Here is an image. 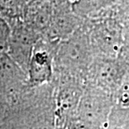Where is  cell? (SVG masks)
Returning a JSON list of instances; mask_svg holds the SVG:
<instances>
[{"label": "cell", "instance_id": "11", "mask_svg": "<svg viewBox=\"0 0 129 129\" xmlns=\"http://www.w3.org/2000/svg\"><path fill=\"white\" fill-rule=\"evenodd\" d=\"M6 102L4 100L1 96H0V121L3 117H4L5 114H6V111H5V108H6Z\"/></svg>", "mask_w": 129, "mask_h": 129}, {"label": "cell", "instance_id": "4", "mask_svg": "<svg viewBox=\"0 0 129 129\" xmlns=\"http://www.w3.org/2000/svg\"><path fill=\"white\" fill-rule=\"evenodd\" d=\"M128 71L129 64L120 56H96L87 71L85 86L96 87L114 98Z\"/></svg>", "mask_w": 129, "mask_h": 129}, {"label": "cell", "instance_id": "2", "mask_svg": "<svg viewBox=\"0 0 129 129\" xmlns=\"http://www.w3.org/2000/svg\"><path fill=\"white\" fill-rule=\"evenodd\" d=\"M113 96L96 87L85 86L77 109L69 128L107 129L115 107Z\"/></svg>", "mask_w": 129, "mask_h": 129}, {"label": "cell", "instance_id": "1", "mask_svg": "<svg viewBox=\"0 0 129 129\" xmlns=\"http://www.w3.org/2000/svg\"><path fill=\"white\" fill-rule=\"evenodd\" d=\"M96 57L83 24L56 46L54 72L76 77L85 81L87 71Z\"/></svg>", "mask_w": 129, "mask_h": 129}, {"label": "cell", "instance_id": "3", "mask_svg": "<svg viewBox=\"0 0 129 129\" xmlns=\"http://www.w3.org/2000/svg\"><path fill=\"white\" fill-rule=\"evenodd\" d=\"M116 4L109 14L99 19L83 20V27L96 56L118 57L122 44L123 27L117 17Z\"/></svg>", "mask_w": 129, "mask_h": 129}, {"label": "cell", "instance_id": "7", "mask_svg": "<svg viewBox=\"0 0 129 129\" xmlns=\"http://www.w3.org/2000/svg\"><path fill=\"white\" fill-rule=\"evenodd\" d=\"M118 17L123 27L122 44L119 56L129 64V1H119Z\"/></svg>", "mask_w": 129, "mask_h": 129}, {"label": "cell", "instance_id": "10", "mask_svg": "<svg viewBox=\"0 0 129 129\" xmlns=\"http://www.w3.org/2000/svg\"><path fill=\"white\" fill-rule=\"evenodd\" d=\"M9 35L10 30L9 26L4 20L0 19V54L4 53V50H7Z\"/></svg>", "mask_w": 129, "mask_h": 129}, {"label": "cell", "instance_id": "5", "mask_svg": "<svg viewBox=\"0 0 129 129\" xmlns=\"http://www.w3.org/2000/svg\"><path fill=\"white\" fill-rule=\"evenodd\" d=\"M83 24V19L75 14L71 2H53V11L48 28L44 32L45 41L58 45L70 37Z\"/></svg>", "mask_w": 129, "mask_h": 129}, {"label": "cell", "instance_id": "9", "mask_svg": "<svg viewBox=\"0 0 129 129\" xmlns=\"http://www.w3.org/2000/svg\"><path fill=\"white\" fill-rule=\"evenodd\" d=\"M115 104L121 107L129 108V71L114 96Z\"/></svg>", "mask_w": 129, "mask_h": 129}, {"label": "cell", "instance_id": "6", "mask_svg": "<svg viewBox=\"0 0 129 129\" xmlns=\"http://www.w3.org/2000/svg\"><path fill=\"white\" fill-rule=\"evenodd\" d=\"M36 42V31L28 25H17L10 31L7 45V50H9L8 55L19 64L25 73L29 71Z\"/></svg>", "mask_w": 129, "mask_h": 129}, {"label": "cell", "instance_id": "8", "mask_svg": "<svg viewBox=\"0 0 129 129\" xmlns=\"http://www.w3.org/2000/svg\"><path fill=\"white\" fill-rule=\"evenodd\" d=\"M111 129H129V108L115 105L109 118Z\"/></svg>", "mask_w": 129, "mask_h": 129}]
</instances>
